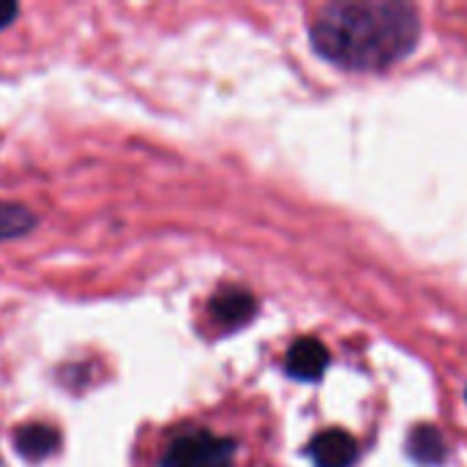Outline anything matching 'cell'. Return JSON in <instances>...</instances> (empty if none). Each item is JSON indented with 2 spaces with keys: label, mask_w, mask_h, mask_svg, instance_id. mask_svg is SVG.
<instances>
[{
  "label": "cell",
  "mask_w": 467,
  "mask_h": 467,
  "mask_svg": "<svg viewBox=\"0 0 467 467\" xmlns=\"http://www.w3.org/2000/svg\"><path fill=\"white\" fill-rule=\"evenodd\" d=\"M315 52L342 68L383 71L408 57L421 38V19L400 0H345L312 22Z\"/></svg>",
  "instance_id": "6da1fadb"
},
{
  "label": "cell",
  "mask_w": 467,
  "mask_h": 467,
  "mask_svg": "<svg viewBox=\"0 0 467 467\" xmlns=\"http://www.w3.org/2000/svg\"><path fill=\"white\" fill-rule=\"evenodd\" d=\"M233 457L235 441L200 430L175 438L164 451L161 467H233Z\"/></svg>",
  "instance_id": "7a4b0ae2"
},
{
  "label": "cell",
  "mask_w": 467,
  "mask_h": 467,
  "mask_svg": "<svg viewBox=\"0 0 467 467\" xmlns=\"http://www.w3.org/2000/svg\"><path fill=\"white\" fill-rule=\"evenodd\" d=\"M331 364V356L326 350L323 342L312 339V337H304L298 339L290 350H287V358H285V372L293 378V380H304V383H315L323 378V372L328 369Z\"/></svg>",
  "instance_id": "3957f363"
},
{
  "label": "cell",
  "mask_w": 467,
  "mask_h": 467,
  "mask_svg": "<svg viewBox=\"0 0 467 467\" xmlns=\"http://www.w3.org/2000/svg\"><path fill=\"white\" fill-rule=\"evenodd\" d=\"M309 454L317 467H353L356 457H358V446L348 432L326 430L312 441Z\"/></svg>",
  "instance_id": "277c9868"
},
{
  "label": "cell",
  "mask_w": 467,
  "mask_h": 467,
  "mask_svg": "<svg viewBox=\"0 0 467 467\" xmlns=\"http://www.w3.org/2000/svg\"><path fill=\"white\" fill-rule=\"evenodd\" d=\"M257 312V301L246 293V290H222L219 296H213L211 301V315L219 326L224 328H238L244 323H249Z\"/></svg>",
  "instance_id": "5b68a950"
},
{
  "label": "cell",
  "mask_w": 467,
  "mask_h": 467,
  "mask_svg": "<svg viewBox=\"0 0 467 467\" xmlns=\"http://www.w3.org/2000/svg\"><path fill=\"white\" fill-rule=\"evenodd\" d=\"M14 446H16V451H19L25 460L38 462V460H47L49 454L57 451L60 435H57V430H52L49 424H27V427L16 430Z\"/></svg>",
  "instance_id": "8992f818"
},
{
  "label": "cell",
  "mask_w": 467,
  "mask_h": 467,
  "mask_svg": "<svg viewBox=\"0 0 467 467\" xmlns=\"http://www.w3.org/2000/svg\"><path fill=\"white\" fill-rule=\"evenodd\" d=\"M408 454L419 465H441L449 454L443 435L435 427H416L408 441Z\"/></svg>",
  "instance_id": "52a82bcc"
},
{
  "label": "cell",
  "mask_w": 467,
  "mask_h": 467,
  "mask_svg": "<svg viewBox=\"0 0 467 467\" xmlns=\"http://www.w3.org/2000/svg\"><path fill=\"white\" fill-rule=\"evenodd\" d=\"M36 216L16 202H0V241L8 238H19L25 233H30L36 227Z\"/></svg>",
  "instance_id": "ba28073f"
},
{
  "label": "cell",
  "mask_w": 467,
  "mask_h": 467,
  "mask_svg": "<svg viewBox=\"0 0 467 467\" xmlns=\"http://www.w3.org/2000/svg\"><path fill=\"white\" fill-rule=\"evenodd\" d=\"M19 14V5L11 0H0V27H8L14 22V16Z\"/></svg>",
  "instance_id": "9c48e42d"
},
{
  "label": "cell",
  "mask_w": 467,
  "mask_h": 467,
  "mask_svg": "<svg viewBox=\"0 0 467 467\" xmlns=\"http://www.w3.org/2000/svg\"><path fill=\"white\" fill-rule=\"evenodd\" d=\"M0 467H3V462H0Z\"/></svg>",
  "instance_id": "30bf717a"
}]
</instances>
